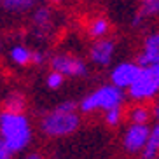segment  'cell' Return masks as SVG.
Returning a JSON list of instances; mask_svg holds the SVG:
<instances>
[{
    "mask_svg": "<svg viewBox=\"0 0 159 159\" xmlns=\"http://www.w3.org/2000/svg\"><path fill=\"white\" fill-rule=\"evenodd\" d=\"M0 138L12 152H21L30 143L32 128L23 112H0Z\"/></svg>",
    "mask_w": 159,
    "mask_h": 159,
    "instance_id": "obj_1",
    "label": "cell"
},
{
    "mask_svg": "<svg viewBox=\"0 0 159 159\" xmlns=\"http://www.w3.org/2000/svg\"><path fill=\"white\" fill-rule=\"evenodd\" d=\"M122 89L117 88L114 84H107L88 94L82 102L79 103V107L82 112H93V110H110L114 107H121L122 103Z\"/></svg>",
    "mask_w": 159,
    "mask_h": 159,
    "instance_id": "obj_2",
    "label": "cell"
},
{
    "mask_svg": "<svg viewBox=\"0 0 159 159\" xmlns=\"http://www.w3.org/2000/svg\"><path fill=\"white\" fill-rule=\"evenodd\" d=\"M80 121L77 114L72 112H60V110H52V112L46 114L40 122V128L47 136H66L74 133L79 128Z\"/></svg>",
    "mask_w": 159,
    "mask_h": 159,
    "instance_id": "obj_3",
    "label": "cell"
},
{
    "mask_svg": "<svg viewBox=\"0 0 159 159\" xmlns=\"http://www.w3.org/2000/svg\"><path fill=\"white\" fill-rule=\"evenodd\" d=\"M159 93V65L142 66L136 80L129 88V96L133 100H149Z\"/></svg>",
    "mask_w": 159,
    "mask_h": 159,
    "instance_id": "obj_4",
    "label": "cell"
},
{
    "mask_svg": "<svg viewBox=\"0 0 159 159\" xmlns=\"http://www.w3.org/2000/svg\"><path fill=\"white\" fill-rule=\"evenodd\" d=\"M52 70L60 72L63 75H72V77H82L88 74V66L80 58L70 56V54H58L51 60Z\"/></svg>",
    "mask_w": 159,
    "mask_h": 159,
    "instance_id": "obj_5",
    "label": "cell"
},
{
    "mask_svg": "<svg viewBox=\"0 0 159 159\" xmlns=\"http://www.w3.org/2000/svg\"><path fill=\"white\" fill-rule=\"evenodd\" d=\"M142 66L138 63H131V61H124V63H119L112 70L110 74V80H112V84L117 86V88H131V84L136 80L138 74H140Z\"/></svg>",
    "mask_w": 159,
    "mask_h": 159,
    "instance_id": "obj_6",
    "label": "cell"
},
{
    "mask_svg": "<svg viewBox=\"0 0 159 159\" xmlns=\"http://www.w3.org/2000/svg\"><path fill=\"white\" fill-rule=\"evenodd\" d=\"M149 135H150V128L147 124H136V122H133L128 128L126 135H124V147L129 152L143 150L147 142H149Z\"/></svg>",
    "mask_w": 159,
    "mask_h": 159,
    "instance_id": "obj_7",
    "label": "cell"
},
{
    "mask_svg": "<svg viewBox=\"0 0 159 159\" xmlns=\"http://www.w3.org/2000/svg\"><path fill=\"white\" fill-rule=\"evenodd\" d=\"M114 52H116V42L114 40H110V39H98L89 49V58H91L93 63L105 66L112 61Z\"/></svg>",
    "mask_w": 159,
    "mask_h": 159,
    "instance_id": "obj_8",
    "label": "cell"
},
{
    "mask_svg": "<svg viewBox=\"0 0 159 159\" xmlns=\"http://www.w3.org/2000/svg\"><path fill=\"white\" fill-rule=\"evenodd\" d=\"M140 66L147 65H159V32L150 33L143 40V49L136 58Z\"/></svg>",
    "mask_w": 159,
    "mask_h": 159,
    "instance_id": "obj_9",
    "label": "cell"
},
{
    "mask_svg": "<svg viewBox=\"0 0 159 159\" xmlns=\"http://www.w3.org/2000/svg\"><path fill=\"white\" fill-rule=\"evenodd\" d=\"M32 21H33V26H35L39 35H44L49 30V26H51V11L47 9V7H39V9H35Z\"/></svg>",
    "mask_w": 159,
    "mask_h": 159,
    "instance_id": "obj_10",
    "label": "cell"
},
{
    "mask_svg": "<svg viewBox=\"0 0 159 159\" xmlns=\"http://www.w3.org/2000/svg\"><path fill=\"white\" fill-rule=\"evenodd\" d=\"M143 159H157L159 156V122L154 128H150L149 142L145 145V149L142 150Z\"/></svg>",
    "mask_w": 159,
    "mask_h": 159,
    "instance_id": "obj_11",
    "label": "cell"
},
{
    "mask_svg": "<svg viewBox=\"0 0 159 159\" xmlns=\"http://www.w3.org/2000/svg\"><path fill=\"white\" fill-rule=\"evenodd\" d=\"M108 30H110L108 19L100 16V18H94L93 21H91V25H89V28H88V35L93 37V39H105Z\"/></svg>",
    "mask_w": 159,
    "mask_h": 159,
    "instance_id": "obj_12",
    "label": "cell"
},
{
    "mask_svg": "<svg viewBox=\"0 0 159 159\" xmlns=\"http://www.w3.org/2000/svg\"><path fill=\"white\" fill-rule=\"evenodd\" d=\"M32 56L33 52L26 46H14L11 49V60L14 61L16 65H28V63H32Z\"/></svg>",
    "mask_w": 159,
    "mask_h": 159,
    "instance_id": "obj_13",
    "label": "cell"
},
{
    "mask_svg": "<svg viewBox=\"0 0 159 159\" xmlns=\"http://www.w3.org/2000/svg\"><path fill=\"white\" fill-rule=\"evenodd\" d=\"M2 4L11 12H25L37 4V0H2Z\"/></svg>",
    "mask_w": 159,
    "mask_h": 159,
    "instance_id": "obj_14",
    "label": "cell"
},
{
    "mask_svg": "<svg viewBox=\"0 0 159 159\" xmlns=\"http://www.w3.org/2000/svg\"><path fill=\"white\" fill-rule=\"evenodd\" d=\"M25 107V98L18 93H12L11 96H7L5 100V110H11V112H21Z\"/></svg>",
    "mask_w": 159,
    "mask_h": 159,
    "instance_id": "obj_15",
    "label": "cell"
},
{
    "mask_svg": "<svg viewBox=\"0 0 159 159\" xmlns=\"http://www.w3.org/2000/svg\"><path fill=\"white\" fill-rule=\"evenodd\" d=\"M149 117H150V112L145 107H135L129 112V119L136 124H147Z\"/></svg>",
    "mask_w": 159,
    "mask_h": 159,
    "instance_id": "obj_16",
    "label": "cell"
},
{
    "mask_svg": "<svg viewBox=\"0 0 159 159\" xmlns=\"http://www.w3.org/2000/svg\"><path fill=\"white\" fill-rule=\"evenodd\" d=\"M140 14L143 18H150V16H157L159 14V0H150L147 4H142Z\"/></svg>",
    "mask_w": 159,
    "mask_h": 159,
    "instance_id": "obj_17",
    "label": "cell"
},
{
    "mask_svg": "<svg viewBox=\"0 0 159 159\" xmlns=\"http://www.w3.org/2000/svg\"><path fill=\"white\" fill-rule=\"evenodd\" d=\"M121 121V107H114L110 110H105V122L108 126H117Z\"/></svg>",
    "mask_w": 159,
    "mask_h": 159,
    "instance_id": "obj_18",
    "label": "cell"
},
{
    "mask_svg": "<svg viewBox=\"0 0 159 159\" xmlns=\"http://www.w3.org/2000/svg\"><path fill=\"white\" fill-rule=\"evenodd\" d=\"M63 80H65V75H63V74H60V72H56V70H52L51 74L47 75L46 84L49 86L51 89H58L61 84H63Z\"/></svg>",
    "mask_w": 159,
    "mask_h": 159,
    "instance_id": "obj_19",
    "label": "cell"
},
{
    "mask_svg": "<svg viewBox=\"0 0 159 159\" xmlns=\"http://www.w3.org/2000/svg\"><path fill=\"white\" fill-rule=\"evenodd\" d=\"M75 108H77V103L75 102H65V103H61V105H58L56 110H60V112H75Z\"/></svg>",
    "mask_w": 159,
    "mask_h": 159,
    "instance_id": "obj_20",
    "label": "cell"
},
{
    "mask_svg": "<svg viewBox=\"0 0 159 159\" xmlns=\"http://www.w3.org/2000/svg\"><path fill=\"white\" fill-rule=\"evenodd\" d=\"M11 156H12V150L5 145V142L0 138V159H11Z\"/></svg>",
    "mask_w": 159,
    "mask_h": 159,
    "instance_id": "obj_21",
    "label": "cell"
},
{
    "mask_svg": "<svg viewBox=\"0 0 159 159\" xmlns=\"http://www.w3.org/2000/svg\"><path fill=\"white\" fill-rule=\"evenodd\" d=\"M44 60H46L44 52H40V51H35V52H33V56H32V63H35V65H42Z\"/></svg>",
    "mask_w": 159,
    "mask_h": 159,
    "instance_id": "obj_22",
    "label": "cell"
},
{
    "mask_svg": "<svg viewBox=\"0 0 159 159\" xmlns=\"http://www.w3.org/2000/svg\"><path fill=\"white\" fill-rule=\"evenodd\" d=\"M154 117H156V119H159V103L154 107Z\"/></svg>",
    "mask_w": 159,
    "mask_h": 159,
    "instance_id": "obj_23",
    "label": "cell"
},
{
    "mask_svg": "<svg viewBox=\"0 0 159 159\" xmlns=\"http://www.w3.org/2000/svg\"><path fill=\"white\" fill-rule=\"evenodd\" d=\"M26 159H44L42 156H39V154H32V156H28Z\"/></svg>",
    "mask_w": 159,
    "mask_h": 159,
    "instance_id": "obj_24",
    "label": "cell"
},
{
    "mask_svg": "<svg viewBox=\"0 0 159 159\" xmlns=\"http://www.w3.org/2000/svg\"><path fill=\"white\" fill-rule=\"evenodd\" d=\"M51 2H54V4H60V2H63V0H51Z\"/></svg>",
    "mask_w": 159,
    "mask_h": 159,
    "instance_id": "obj_25",
    "label": "cell"
},
{
    "mask_svg": "<svg viewBox=\"0 0 159 159\" xmlns=\"http://www.w3.org/2000/svg\"><path fill=\"white\" fill-rule=\"evenodd\" d=\"M142 4H147V2H150V0H140Z\"/></svg>",
    "mask_w": 159,
    "mask_h": 159,
    "instance_id": "obj_26",
    "label": "cell"
},
{
    "mask_svg": "<svg viewBox=\"0 0 159 159\" xmlns=\"http://www.w3.org/2000/svg\"><path fill=\"white\" fill-rule=\"evenodd\" d=\"M0 2H2V0H0Z\"/></svg>",
    "mask_w": 159,
    "mask_h": 159,
    "instance_id": "obj_27",
    "label": "cell"
},
{
    "mask_svg": "<svg viewBox=\"0 0 159 159\" xmlns=\"http://www.w3.org/2000/svg\"><path fill=\"white\" fill-rule=\"evenodd\" d=\"M157 159H159V157H157Z\"/></svg>",
    "mask_w": 159,
    "mask_h": 159,
    "instance_id": "obj_28",
    "label": "cell"
}]
</instances>
